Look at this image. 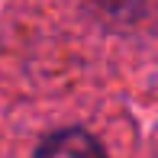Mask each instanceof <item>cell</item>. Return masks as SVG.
<instances>
[{
  "instance_id": "cell-1",
  "label": "cell",
  "mask_w": 158,
  "mask_h": 158,
  "mask_svg": "<svg viewBox=\"0 0 158 158\" xmlns=\"http://www.w3.org/2000/svg\"><path fill=\"white\" fill-rule=\"evenodd\" d=\"M35 158H106V152L84 129H58L42 139V145L35 148Z\"/></svg>"
},
{
  "instance_id": "cell-2",
  "label": "cell",
  "mask_w": 158,
  "mask_h": 158,
  "mask_svg": "<svg viewBox=\"0 0 158 158\" xmlns=\"http://www.w3.org/2000/svg\"><path fill=\"white\" fill-rule=\"evenodd\" d=\"M97 3V10L100 13H106V16H113V19H135L142 13V3L145 0H94Z\"/></svg>"
}]
</instances>
